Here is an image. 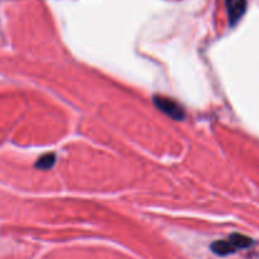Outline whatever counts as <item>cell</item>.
<instances>
[{"instance_id":"cell-4","label":"cell","mask_w":259,"mask_h":259,"mask_svg":"<svg viewBox=\"0 0 259 259\" xmlns=\"http://www.w3.org/2000/svg\"><path fill=\"white\" fill-rule=\"evenodd\" d=\"M55 160H56V156H55V154H52V153L45 154V155H42L41 158L37 160L36 168L42 169V170H47V169H50L54 166Z\"/></svg>"},{"instance_id":"cell-1","label":"cell","mask_w":259,"mask_h":259,"mask_svg":"<svg viewBox=\"0 0 259 259\" xmlns=\"http://www.w3.org/2000/svg\"><path fill=\"white\" fill-rule=\"evenodd\" d=\"M251 239L241 234H233L226 240H218L211 245V250L221 256L229 255L240 249H245L251 245Z\"/></svg>"},{"instance_id":"cell-3","label":"cell","mask_w":259,"mask_h":259,"mask_svg":"<svg viewBox=\"0 0 259 259\" xmlns=\"http://www.w3.org/2000/svg\"><path fill=\"white\" fill-rule=\"evenodd\" d=\"M226 11L231 26L236 24L246 9V0H225Z\"/></svg>"},{"instance_id":"cell-2","label":"cell","mask_w":259,"mask_h":259,"mask_svg":"<svg viewBox=\"0 0 259 259\" xmlns=\"http://www.w3.org/2000/svg\"><path fill=\"white\" fill-rule=\"evenodd\" d=\"M154 104L158 107L159 111L168 114L169 117H171L176 121H182L184 118V116H186L183 107L178 102H176L171 98H168V97L155 96L154 97Z\"/></svg>"}]
</instances>
